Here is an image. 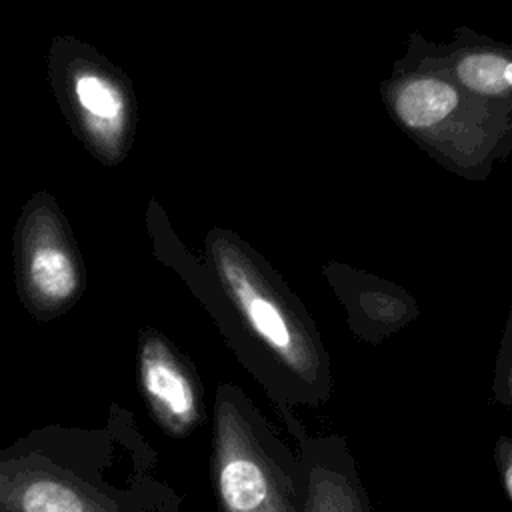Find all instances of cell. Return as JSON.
I'll return each mask as SVG.
<instances>
[{"label": "cell", "mask_w": 512, "mask_h": 512, "mask_svg": "<svg viewBox=\"0 0 512 512\" xmlns=\"http://www.w3.org/2000/svg\"><path fill=\"white\" fill-rule=\"evenodd\" d=\"M146 226L154 256L180 276L278 412L328 404L334 376L322 334L300 298L248 242L214 226L198 258L182 246L154 198Z\"/></svg>", "instance_id": "obj_1"}, {"label": "cell", "mask_w": 512, "mask_h": 512, "mask_svg": "<svg viewBox=\"0 0 512 512\" xmlns=\"http://www.w3.org/2000/svg\"><path fill=\"white\" fill-rule=\"evenodd\" d=\"M158 464L134 412L114 402L100 426L46 424L0 446V512H184Z\"/></svg>", "instance_id": "obj_2"}, {"label": "cell", "mask_w": 512, "mask_h": 512, "mask_svg": "<svg viewBox=\"0 0 512 512\" xmlns=\"http://www.w3.org/2000/svg\"><path fill=\"white\" fill-rule=\"evenodd\" d=\"M210 482L218 512H304L296 448L234 382L214 396Z\"/></svg>", "instance_id": "obj_3"}, {"label": "cell", "mask_w": 512, "mask_h": 512, "mask_svg": "<svg viewBox=\"0 0 512 512\" xmlns=\"http://www.w3.org/2000/svg\"><path fill=\"white\" fill-rule=\"evenodd\" d=\"M46 70L56 104L86 152L102 166H120L138 130V100L124 70L64 34L52 38Z\"/></svg>", "instance_id": "obj_4"}, {"label": "cell", "mask_w": 512, "mask_h": 512, "mask_svg": "<svg viewBox=\"0 0 512 512\" xmlns=\"http://www.w3.org/2000/svg\"><path fill=\"white\" fill-rule=\"evenodd\" d=\"M12 258L20 304L38 322L64 316L86 292L82 252L64 210L46 190L34 192L22 206Z\"/></svg>", "instance_id": "obj_5"}, {"label": "cell", "mask_w": 512, "mask_h": 512, "mask_svg": "<svg viewBox=\"0 0 512 512\" xmlns=\"http://www.w3.org/2000/svg\"><path fill=\"white\" fill-rule=\"evenodd\" d=\"M136 364L144 404L158 428L176 440L192 436L206 420L204 386L192 360L166 334L144 326Z\"/></svg>", "instance_id": "obj_6"}, {"label": "cell", "mask_w": 512, "mask_h": 512, "mask_svg": "<svg viewBox=\"0 0 512 512\" xmlns=\"http://www.w3.org/2000/svg\"><path fill=\"white\" fill-rule=\"evenodd\" d=\"M296 442L304 478V512H376L348 440L308 430L294 410L278 412Z\"/></svg>", "instance_id": "obj_7"}, {"label": "cell", "mask_w": 512, "mask_h": 512, "mask_svg": "<svg viewBox=\"0 0 512 512\" xmlns=\"http://www.w3.org/2000/svg\"><path fill=\"white\" fill-rule=\"evenodd\" d=\"M328 278L344 304L350 330L368 344L384 342L418 314L416 304L404 292L356 282L338 268H330Z\"/></svg>", "instance_id": "obj_8"}, {"label": "cell", "mask_w": 512, "mask_h": 512, "mask_svg": "<svg viewBox=\"0 0 512 512\" xmlns=\"http://www.w3.org/2000/svg\"><path fill=\"white\" fill-rule=\"evenodd\" d=\"M458 90L440 78H410L394 88L392 108L398 122L418 134L440 126L458 108Z\"/></svg>", "instance_id": "obj_9"}, {"label": "cell", "mask_w": 512, "mask_h": 512, "mask_svg": "<svg viewBox=\"0 0 512 512\" xmlns=\"http://www.w3.org/2000/svg\"><path fill=\"white\" fill-rule=\"evenodd\" d=\"M510 58L498 52H470L456 62V78L472 92L484 96H502L510 88L506 70Z\"/></svg>", "instance_id": "obj_10"}, {"label": "cell", "mask_w": 512, "mask_h": 512, "mask_svg": "<svg viewBox=\"0 0 512 512\" xmlns=\"http://www.w3.org/2000/svg\"><path fill=\"white\" fill-rule=\"evenodd\" d=\"M494 398L512 412V318L494 370Z\"/></svg>", "instance_id": "obj_11"}, {"label": "cell", "mask_w": 512, "mask_h": 512, "mask_svg": "<svg viewBox=\"0 0 512 512\" xmlns=\"http://www.w3.org/2000/svg\"><path fill=\"white\" fill-rule=\"evenodd\" d=\"M492 456H494V466L498 470L500 476V484L508 496V500L512 502V436H498L492 448Z\"/></svg>", "instance_id": "obj_12"}]
</instances>
